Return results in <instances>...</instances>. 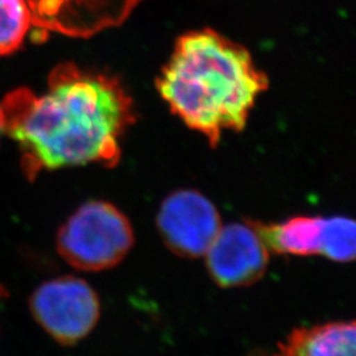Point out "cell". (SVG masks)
Wrapping results in <instances>:
<instances>
[{"mask_svg":"<svg viewBox=\"0 0 356 356\" xmlns=\"http://www.w3.org/2000/svg\"><path fill=\"white\" fill-rule=\"evenodd\" d=\"M3 132L19 144L28 179L44 170L101 164L113 168L135 123L131 95L116 76L63 64L38 95L16 89L0 103Z\"/></svg>","mask_w":356,"mask_h":356,"instance_id":"1","label":"cell"},{"mask_svg":"<svg viewBox=\"0 0 356 356\" xmlns=\"http://www.w3.org/2000/svg\"><path fill=\"white\" fill-rule=\"evenodd\" d=\"M156 88L173 114L216 147L226 131L245 127L268 78L242 44L204 28L177 38Z\"/></svg>","mask_w":356,"mask_h":356,"instance_id":"2","label":"cell"},{"mask_svg":"<svg viewBox=\"0 0 356 356\" xmlns=\"http://www.w3.org/2000/svg\"><path fill=\"white\" fill-rule=\"evenodd\" d=\"M38 40L51 33L91 38L122 26L145 0H26Z\"/></svg>","mask_w":356,"mask_h":356,"instance_id":"5","label":"cell"},{"mask_svg":"<svg viewBox=\"0 0 356 356\" xmlns=\"http://www.w3.org/2000/svg\"><path fill=\"white\" fill-rule=\"evenodd\" d=\"M131 222L104 201L82 204L57 235V251L72 267L85 272L114 268L134 247Z\"/></svg>","mask_w":356,"mask_h":356,"instance_id":"3","label":"cell"},{"mask_svg":"<svg viewBox=\"0 0 356 356\" xmlns=\"http://www.w3.org/2000/svg\"><path fill=\"white\" fill-rule=\"evenodd\" d=\"M355 222L346 216L326 218L325 257L338 263H348L355 259Z\"/></svg>","mask_w":356,"mask_h":356,"instance_id":"11","label":"cell"},{"mask_svg":"<svg viewBox=\"0 0 356 356\" xmlns=\"http://www.w3.org/2000/svg\"><path fill=\"white\" fill-rule=\"evenodd\" d=\"M29 309L41 329L63 346H74L95 329L101 300L82 279L65 276L41 284L29 298Z\"/></svg>","mask_w":356,"mask_h":356,"instance_id":"4","label":"cell"},{"mask_svg":"<svg viewBox=\"0 0 356 356\" xmlns=\"http://www.w3.org/2000/svg\"><path fill=\"white\" fill-rule=\"evenodd\" d=\"M1 132H3V126H1V118H0V135H1Z\"/></svg>","mask_w":356,"mask_h":356,"instance_id":"13","label":"cell"},{"mask_svg":"<svg viewBox=\"0 0 356 356\" xmlns=\"http://www.w3.org/2000/svg\"><path fill=\"white\" fill-rule=\"evenodd\" d=\"M32 28V13L26 0H0V57L22 48Z\"/></svg>","mask_w":356,"mask_h":356,"instance_id":"10","label":"cell"},{"mask_svg":"<svg viewBox=\"0 0 356 356\" xmlns=\"http://www.w3.org/2000/svg\"><path fill=\"white\" fill-rule=\"evenodd\" d=\"M204 256L210 277L220 288L252 285L269 263V250L254 222L222 226Z\"/></svg>","mask_w":356,"mask_h":356,"instance_id":"7","label":"cell"},{"mask_svg":"<svg viewBox=\"0 0 356 356\" xmlns=\"http://www.w3.org/2000/svg\"><path fill=\"white\" fill-rule=\"evenodd\" d=\"M222 220L214 204L200 191L184 189L168 195L157 214V229L173 254L195 259L214 242Z\"/></svg>","mask_w":356,"mask_h":356,"instance_id":"6","label":"cell"},{"mask_svg":"<svg viewBox=\"0 0 356 356\" xmlns=\"http://www.w3.org/2000/svg\"><path fill=\"white\" fill-rule=\"evenodd\" d=\"M7 296V292H6V289H4V286L0 284V300L3 298V297H6Z\"/></svg>","mask_w":356,"mask_h":356,"instance_id":"12","label":"cell"},{"mask_svg":"<svg viewBox=\"0 0 356 356\" xmlns=\"http://www.w3.org/2000/svg\"><path fill=\"white\" fill-rule=\"evenodd\" d=\"M269 252L293 256L323 254L326 218L294 216L281 223H254Z\"/></svg>","mask_w":356,"mask_h":356,"instance_id":"9","label":"cell"},{"mask_svg":"<svg viewBox=\"0 0 356 356\" xmlns=\"http://www.w3.org/2000/svg\"><path fill=\"white\" fill-rule=\"evenodd\" d=\"M273 356H356L355 321L296 327Z\"/></svg>","mask_w":356,"mask_h":356,"instance_id":"8","label":"cell"}]
</instances>
